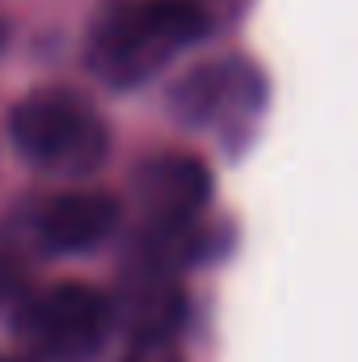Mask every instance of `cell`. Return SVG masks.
Here are the masks:
<instances>
[{"mask_svg":"<svg viewBox=\"0 0 358 362\" xmlns=\"http://www.w3.org/2000/svg\"><path fill=\"white\" fill-rule=\"evenodd\" d=\"M202 34L198 0H105L89 25L85 64L105 89H139Z\"/></svg>","mask_w":358,"mask_h":362,"instance_id":"1","label":"cell"},{"mask_svg":"<svg viewBox=\"0 0 358 362\" xmlns=\"http://www.w3.org/2000/svg\"><path fill=\"white\" fill-rule=\"evenodd\" d=\"M17 152L47 173H89L105 160L110 131L101 114L72 89H38L21 97L8 114Z\"/></svg>","mask_w":358,"mask_h":362,"instance_id":"2","label":"cell"},{"mask_svg":"<svg viewBox=\"0 0 358 362\" xmlns=\"http://www.w3.org/2000/svg\"><path fill=\"white\" fill-rule=\"evenodd\" d=\"M114 329V303L89 282H55L17 312V337L47 362H89Z\"/></svg>","mask_w":358,"mask_h":362,"instance_id":"3","label":"cell"},{"mask_svg":"<svg viewBox=\"0 0 358 362\" xmlns=\"http://www.w3.org/2000/svg\"><path fill=\"white\" fill-rule=\"evenodd\" d=\"M266 105V76L245 55H219L190 68L169 89V110L190 131H232Z\"/></svg>","mask_w":358,"mask_h":362,"instance_id":"4","label":"cell"},{"mask_svg":"<svg viewBox=\"0 0 358 362\" xmlns=\"http://www.w3.org/2000/svg\"><path fill=\"white\" fill-rule=\"evenodd\" d=\"M135 194L161 236H181L211 202V173L190 152H161L135 169Z\"/></svg>","mask_w":358,"mask_h":362,"instance_id":"5","label":"cell"},{"mask_svg":"<svg viewBox=\"0 0 358 362\" xmlns=\"http://www.w3.org/2000/svg\"><path fill=\"white\" fill-rule=\"evenodd\" d=\"M118 202L101 189H72L59 194L51 202H42L38 211V240L51 253H89L101 240L114 236L118 228Z\"/></svg>","mask_w":358,"mask_h":362,"instance_id":"6","label":"cell"},{"mask_svg":"<svg viewBox=\"0 0 358 362\" xmlns=\"http://www.w3.org/2000/svg\"><path fill=\"white\" fill-rule=\"evenodd\" d=\"M131 362H178V358L165 350V341H144V346L131 354Z\"/></svg>","mask_w":358,"mask_h":362,"instance_id":"7","label":"cell"},{"mask_svg":"<svg viewBox=\"0 0 358 362\" xmlns=\"http://www.w3.org/2000/svg\"><path fill=\"white\" fill-rule=\"evenodd\" d=\"M0 362H17V358H0Z\"/></svg>","mask_w":358,"mask_h":362,"instance_id":"8","label":"cell"}]
</instances>
